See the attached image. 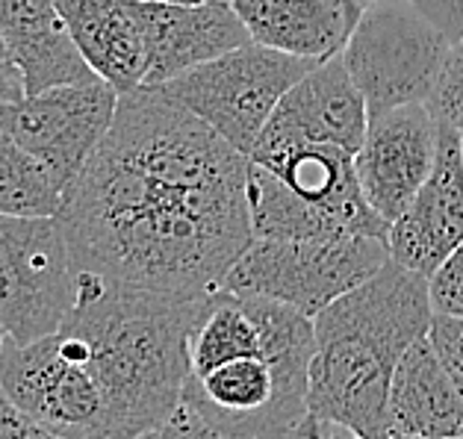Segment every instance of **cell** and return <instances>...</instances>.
Listing matches in <instances>:
<instances>
[{"label":"cell","instance_id":"cell-1","mask_svg":"<svg viewBox=\"0 0 463 439\" xmlns=\"http://www.w3.org/2000/svg\"><path fill=\"white\" fill-rule=\"evenodd\" d=\"M56 219L77 275L165 301H207L254 239L248 156L163 89L142 86L118 98Z\"/></svg>","mask_w":463,"mask_h":439},{"label":"cell","instance_id":"cell-2","mask_svg":"<svg viewBox=\"0 0 463 439\" xmlns=\"http://www.w3.org/2000/svg\"><path fill=\"white\" fill-rule=\"evenodd\" d=\"M313 322L316 354L307 413L366 439H387L395 369L434 322L428 277L390 260Z\"/></svg>","mask_w":463,"mask_h":439},{"label":"cell","instance_id":"cell-3","mask_svg":"<svg viewBox=\"0 0 463 439\" xmlns=\"http://www.w3.org/2000/svg\"><path fill=\"white\" fill-rule=\"evenodd\" d=\"M80 295L62 328L80 336L107 410L109 439H137L184 401L189 340L207 301H165L77 275Z\"/></svg>","mask_w":463,"mask_h":439},{"label":"cell","instance_id":"cell-4","mask_svg":"<svg viewBox=\"0 0 463 439\" xmlns=\"http://www.w3.org/2000/svg\"><path fill=\"white\" fill-rule=\"evenodd\" d=\"M269 345L207 375H189L184 401L231 439H287L307 416L316 322L266 298Z\"/></svg>","mask_w":463,"mask_h":439},{"label":"cell","instance_id":"cell-5","mask_svg":"<svg viewBox=\"0 0 463 439\" xmlns=\"http://www.w3.org/2000/svg\"><path fill=\"white\" fill-rule=\"evenodd\" d=\"M392 260L387 239L319 236V239H251L231 268L224 289L272 298L316 319Z\"/></svg>","mask_w":463,"mask_h":439},{"label":"cell","instance_id":"cell-6","mask_svg":"<svg viewBox=\"0 0 463 439\" xmlns=\"http://www.w3.org/2000/svg\"><path fill=\"white\" fill-rule=\"evenodd\" d=\"M316 65L322 62L248 42L156 89L195 112L224 142L248 156L284 95Z\"/></svg>","mask_w":463,"mask_h":439},{"label":"cell","instance_id":"cell-7","mask_svg":"<svg viewBox=\"0 0 463 439\" xmlns=\"http://www.w3.org/2000/svg\"><path fill=\"white\" fill-rule=\"evenodd\" d=\"M451 42L411 0H372L343 60L369 104V116L428 104Z\"/></svg>","mask_w":463,"mask_h":439},{"label":"cell","instance_id":"cell-8","mask_svg":"<svg viewBox=\"0 0 463 439\" xmlns=\"http://www.w3.org/2000/svg\"><path fill=\"white\" fill-rule=\"evenodd\" d=\"M80 280L60 219L0 216V324L18 345L56 333Z\"/></svg>","mask_w":463,"mask_h":439},{"label":"cell","instance_id":"cell-9","mask_svg":"<svg viewBox=\"0 0 463 439\" xmlns=\"http://www.w3.org/2000/svg\"><path fill=\"white\" fill-rule=\"evenodd\" d=\"M0 392L60 439H109L107 410L80 336L60 328L44 340H9L0 363Z\"/></svg>","mask_w":463,"mask_h":439},{"label":"cell","instance_id":"cell-10","mask_svg":"<svg viewBox=\"0 0 463 439\" xmlns=\"http://www.w3.org/2000/svg\"><path fill=\"white\" fill-rule=\"evenodd\" d=\"M118 92L107 80L56 86L0 104V130L27 148L69 192L112 127Z\"/></svg>","mask_w":463,"mask_h":439},{"label":"cell","instance_id":"cell-11","mask_svg":"<svg viewBox=\"0 0 463 439\" xmlns=\"http://www.w3.org/2000/svg\"><path fill=\"white\" fill-rule=\"evenodd\" d=\"M248 160L272 172L304 207L336 230L390 239V224L369 207L364 195L354 154L334 145L260 139Z\"/></svg>","mask_w":463,"mask_h":439},{"label":"cell","instance_id":"cell-12","mask_svg":"<svg viewBox=\"0 0 463 439\" xmlns=\"http://www.w3.org/2000/svg\"><path fill=\"white\" fill-rule=\"evenodd\" d=\"M443 124L428 104L395 107L369 116L366 139L354 154L369 207L392 224L431 177Z\"/></svg>","mask_w":463,"mask_h":439},{"label":"cell","instance_id":"cell-13","mask_svg":"<svg viewBox=\"0 0 463 439\" xmlns=\"http://www.w3.org/2000/svg\"><path fill=\"white\" fill-rule=\"evenodd\" d=\"M390 257L411 272L431 277L463 245V133L446 127L431 177L408 210L390 224Z\"/></svg>","mask_w":463,"mask_h":439},{"label":"cell","instance_id":"cell-14","mask_svg":"<svg viewBox=\"0 0 463 439\" xmlns=\"http://www.w3.org/2000/svg\"><path fill=\"white\" fill-rule=\"evenodd\" d=\"M142 27L148 48L145 86H163L195 65L219 60L254 42L245 21L233 9V0H207V4L142 0Z\"/></svg>","mask_w":463,"mask_h":439},{"label":"cell","instance_id":"cell-15","mask_svg":"<svg viewBox=\"0 0 463 439\" xmlns=\"http://www.w3.org/2000/svg\"><path fill=\"white\" fill-rule=\"evenodd\" d=\"M369 130V104L340 56L301 77L278 104L260 139L334 145L357 154Z\"/></svg>","mask_w":463,"mask_h":439},{"label":"cell","instance_id":"cell-16","mask_svg":"<svg viewBox=\"0 0 463 439\" xmlns=\"http://www.w3.org/2000/svg\"><path fill=\"white\" fill-rule=\"evenodd\" d=\"M0 39L27 95L98 77L74 44L56 0H0Z\"/></svg>","mask_w":463,"mask_h":439},{"label":"cell","instance_id":"cell-17","mask_svg":"<svg viewBox=\"0 0 463 439\" xmlns=\"http://www.w3.org/2000/svg\"><path fill=\"white\" fill-rule=\"evenodd\" d=\"M257 44L327 62L345 51L364 0H233Z\"/></svg>","mask_w":463,"mask_h":439},{"label":"cell","instance_id":"cell-18","mask_svg":"<svg viewBox=\"0 0 463 439\" xmlns=\"http://www.w3.org/2000/svg\"><path fill=\"white\" fill-rule=\"evenodd\" d=\"M74 44L118 95L137 92L148 77L142 0H56Z\"/></svg>","mask_w":463,"mask_h":439},{"label":"cell","instance_id":"cell-19","mask_svg":"<svg viewBox=\"0 0 463 439\" xmlns=\"http://www.w3.org/2000/svg\"><path fill=\"white\" fill-rule=\"evenodd\" d=\"M390 434L416 439H460L463 396L434 351L428 336L408 348L395 369L390 404Z\"/></svg>","mask_w":463,"mask_h":439},{"label":"cell","instance_id":"cell-20","mask_svg":"<svg viewBox=\"0 0 463 439\" xmlns=\"http://www.w3.org/2000/svg\"><path fill=\"white\" fill-rule=\"evenodd\" d=\"M62 204L65 192L53 174L0 130V216L56 219Z\"/></svg>","mask_w":463,"mask_h":439},{"label":"cell","instance_id":"cell-21","mask_svg":"<svg viewBox=\"0 0 463 439\" xmlns=\"http://www.w3.org/2000/svg\"><path fill=\"white\" fill-rule=\"evenodd\" d=\"M428 107H431L439 124L463 133V39L451 44Z\"/></svg>","mask_w":463,"mask_h":439},{"label":"cell","instance_id":"cell-22","mask_svg":"<svg viewBox=\"0 0 463 439\" xmlns=\"http://www.w3.org/2000/svg\"><path fill=\"white\" fill-rule=\"evenodd\" d=\"M434 316L463 319V245L428 277Z\"/></svg>","mask_w":463,"mask_h":439},{"label":"cell","instance_id":"cell-23","mask_svg":"<svg viewBox=\"0 0 463 439\" xmlns=\"http://www.w3.org/2000/svg\"><path fill=\"white\" fill-rule=\"evenodd\" d=\"M137 439H231L219 427H213L192 404L180 401L172 416H165L160 425L148 427Z\"/></svg>","mask_w":463,"mask_h":439},{"label":"cell","instance_id":"cell-24","mask_svg":"<svg viewBox=\"0 0 463 439\" xmlns=\"http://www.w3.org/2000/svg\"><path fill=\"white\" fill-rule=\"evenodd\" d=\"M434 351L443 360L446 371L455 380L458 392L463 396V319L455 316H434L431 331H428Z\"/></svg>","mask_w":463,"mask_h":439},{"label":"cell","instance_id":"cell-25","mask_svg":"<svg viewBox=\"0 0 463 439\" xmlns=\"http://www.w3.org/2000/svg\"><path fill=\"white\" fill-rule=\"evenodd\" d=\"M0 439H60L48 431L39 419H33L27 410L0 392Z\"/></svg>","mask_w":463,"mask_h":439},{"label":"cell","instance_id":"cell-26","mask_svg":"<svg viewBox=\"0 0 463 439\" xmlns=\"http://www.w3.org/2000/svg\"><path fill=\"white\" fill-rule=\"evenodd\" d=\"M416 6H420L451 42L463 39V0H416Z\"/></svg>","mask_w":463,"mask_h":439},{"label":"cell","instance_id":"cell-27","mask_svg":"<svg viewBox=\"0 0 463 439\" xmlns=\"http://www.w3.org/2000/svg\"><path fill=\"white\" fill-rule=\"evenodd\" d=\"M287 439H366V436L348 431V427H343V425L319 422V419H313V416L307 413L301 419V425Z\"/></svg>","mask_w":463,"mask_h":439},{"label":"cell","instance_id":"cell-28","mask_svg":"<svg viewBox=\"0 0 463 439\" xmlns=\"http://www.w3.org/2000/svg\"><path fill=\"white\" fill-rule=\"evenodd\" d=\"M24 80H21V71L15 69L13 56H9L4 39H0V104H9V100L24 98Z\"/></svg>","mask_w":463,"mask_h":439},{"label":"cell","instance_id":"cell-29","mask_svg":"<svg viewBox=\"0 0 463 439\" xmlns=\"http://www.w3.org/2000/svg\"><path fill=\"white\" fill-rule=\"evenodd\" d=\"M6 342H9V333L4 331V324H0V363H4V351H6Z\"/></svg>","mask_w":463,"mask_h":439},{"label":"cell","instance_id":"cell-30","mask_svg":"<svg viewBox=\"0 0 463 439\" xmlns=\"http://www.w3.org/2000/svg\"><path fill=\"white\" fill-rule=\"evenodd\" d=\"M165 4H207V0H165Z\"/></svg>","mask_w":463,"mask_h":439},{"label":"cell","instance_id":"cell-31","mask_svg":"<svg viewBox=\"0 0 463 439\" xmlns=\"http://www.w3.org/2000/svg\"><path fill=\"white\" fill-rule=\"evenodd\" d=\"M387 439H416V436H402V434H390ZM463 439V436H460Z\"/></svg>","mask_w":463,"mask_h":439},{"label":"cell","instance_id":"cell-32","mask_svg":"<svg viewBox=\"0 0 463 439\" xmlns=\"http://www.w3.org/2000/svg\"><path fill=\"white\" fill-rule=\"evenodd\" d=\"M364 4H366V6H369V4H372V0H364Z\"/></svg>","mask_w":463,"mask_h":439},{"label":"cell","instance_id":"cell-33","mask_svg":"<svg viewBox=\"0 0 463 439\" xmlns=\"http://www.w3.org/2000/svg\"><path fill=\"white\" fill-rule=\"evenodd\" d=\"M411 4H416V0H411Z\"/></svg>","mask_w":463,"mask_h":439}]
</instances>
